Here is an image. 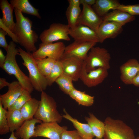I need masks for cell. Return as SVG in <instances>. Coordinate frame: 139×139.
<instances>
[{
    "instance_id": "1",
    "label": "cell",
    "mask_w": 139,
    "mask_h": 139,
    "mask_svg": "<svg viewBox=\"0 0 139 139\" xmlns=\"http://www.w3.org/2000/svg\"><path fill=\"white\" fill-rule=\"evenodd\" d=\"M16 20V27L13 33L17 37L19 43L26 50L32 52L37 49L35 45L39 37L32 29V21L28 17H25L20 10L14 9Z\"/></svg>"
},
{
    "instance_id": "2",
    "label": "cell",
    "mask_w": 139,
    "mask_h": 139,
    "mask_svg": "<svg viewBox=\"0 0 139 139\" xmlns=\"http://www.w3.org/2000/svg\"><path fill=\"white\" fill-rule=\"evenodd\" d=\"M15 42L10 41L6 55V59L2 69L10 75H13L18 80L21 86L30 93L34 89L29 77L26 75L21 70L16 60V57L18 55V48Z\"/></svg>"
},
{
    "instance_id": "3",
    "label": "cell",
    "mask_w": 139,
    "mask_h": 139,
    "mask_svg": "<svg viewBox=\"0 0 139 139\" xmlns=\"http://www.w3.org/2000/svg\"><path fill=\"white\" fill-rule=\"evenodd\" d=\"M18 50V55L23 61L22 64L28 71L29 77L33 89L40 92L44 91L48 86L46 78L39 70L32 53L26 51L20 47Z\"/></svg>"
},
{
    "instance_id": "4",
    "label": "cell",
    "mask_w": 139,
    "mask_h": 139,
    "mask_svg": "<svg viewBox=\"0 0 139 139\" xmlns=\"http://www.w3.org/2000/svg\"><path fill=\"white\" fill-rule=\"evenodd\" d=\"M40 96L39 107L34 118L42 122L60 123L63 117L57 110L55 100L44 91L41 92Z\"/></svg>"
},
{
    "instance_id": "5",
    "label": "cell",
    "mask_w": 139,
    "mask_h": 139,
    "mask_svg": "<svg viewBox=\"0 0 139 139\" xmlns=\"http://www.w3.org/2000/svg\"><path fill=\"white\" fill-rule=\"evenodd\" d=\"M104 123L103 139H135L133 130L122 120L108 117Z\"/></svg>"
},
{
    "instance_id": "6",
    "label": "cell",
    "mask_w": 139,
    "mask_h": 139,
    "mask_svg": "<svg viewBox=\"0 0 139 139\" xmlns=\"http://www.w3.org/2000/svg\"><path fill=\"white\" fill-rule=\"evenodd\" d=\"M84 60L85 69L87 72L99 67L107 70L110 68V62L111 56L106 49L99 47H93Z\"/></svg>"
},
{
    "instance_id": "7",
    "label": "cell",
    "mask_w": 139,
    "mask_h": 139,
    "mask_svg": "<svg viewBox=\"0 0 139 139\" xmlns=\"http://www.w3.org/2000/svg\"><path fill=\"white\" fill-rule=\"evenodd\" d=\"M70 28L68 25L60 23H53L49 28L43 31L39 38L44 43H51L59 40L69 41Z\"/></svg>"
},
{
    "instance_id": "8",
    "label": "cell",
    "mask_w": 139,
    "mask_h": 139,
    "mask_svg": "<svg viewBox=\"0 0 139 139\" xmlns=\"http://www.w3.org/2000/svg\"><path fill=\"white\" fill-rule=\"evenodd\" d=\"M66 46L62 42L55 43L42 42L38 49L32 53L35 59H43L46 57L59 61L62 58Z\"/></svg>"
},
{
    "instance_id": "9",
    "label": "cell",
    "mask_w": 139,
    "mask_h": 139,
    "mask_svg": "<svg viewBox=\"0 0 139 139\" xmlns=\"http://www.w3.org/2000/svg\"><path fill=\"white\" fill-rule=\"evenodd\" d=\"M67 129L66 127L61 126L57 122H42L36 126L32 138L41 137L49 139H60L62 133Z\"/></svg>"
},
{
    "instance_id": "10",
    "label": "cell",
    "mask_w": 139,
    "mask_h": 139,
    "mask_svg": "<svg viewBox=\"0 0 139 139\" xmlns=\"http://www.w3.org/2000/svg\"><path fill=\"white\" fill-rule=\"evenodd\" d=\"M108 75V70L102 67H99L87 72L85 69V63L84 60L80 79L86 86L92 87L101 83Z\"/></svg>"
},
{
    "instance_id": "11",
    "label": "cell",
    "mask_w": 139,
    "mask_h": 139,
    "mask_svg": "<svg viewBox=\"0 0 139 139\" xmlns=\"http://www.w3.org/2000/svg\"><path fill=\"white\" fill-rule=\"evenodd\" d=\"M84 59L74 57L62 58L59 61L63 73L71 77L74 82L78 80L82 70Z\"/></svg>"
},
{
    "instance_id": "12",
    "label": "cell",
    "mask_w": 139,
    "mask_h": 139,
    "mask_svg": "<svg viewBox=\"0 0 139 139\" xmlns=\"http://www.w3.org/2000/svg\"><path fill=\"white\" fill-rule=\"evenodd\" d=\"M82 4L83 9L78 24L87 26L97 33L99 26L103 21V18L96 13L91 6L85 4Z\"/></svg>"
},
{
    "instance_id": "13",
    "label": "cell",
    "mask_w": 139,
    "mask_h": 139,
    "mask_svg": "<svg viewBox=\"0 0 139 139\" xmlns=\"http://www.w3.org/2000/svg\"><path fill=\"white\" fill-rule=\"evenodd\" d=\"M96 43L74 41L66 46L62 58L74 57L84 60L89 51L94 46Z\"/></svg>"
},
{
    "instance_id": "14",
    "label": "cell",
    "mask_w": 139,
    "mask_h": 139,
    "mask_svg": "<svg viewBox=\"0 0 139 139\" xmlns=\"http://www.w3.org/2000/svg\"><path fill=\"white\" fill-rule=\"evenodd\" d=\"M124 25L116 22L103 21L97 33L99 42L102 43L108 38H116L122 32Z\"/></svg>"
},
{
    "instance_id": "15",
    "label": "cell",
    "mask_w": 139,
    "mask_h": 139,
    "mask_svg": "<svg viewBox=\"0 0 139 139\" xmlns=\"http://www.w3.org/2000/svg\"><path fill=\"white\" fill-rule=\"evenodd\" d=\"M69 35L74 41L85 42H99L97 33L88 27L78 24L70 28Z\"/></svg>"
},
{
    "instance_id": "16",
    "label": "cell",
    "mask_w": 139,
    "mask_h": 139,
    "mask_svg": "<svg viewBox=\"0 0 139 139\" xmlns=\"http://www.w3.org/2000/svg\"><path fill=\"white\" fill-rule=\"evenodd\" d=\"M120 79L126 85L131 84L132 81L139 72V63L135 59H131L120 67Z\"/></svg>"
},
{
    "instance_id": "17",
    "label": "cell",
    "mask_w": 139,
    "mask_h": 139,
    "mask_svg": "<svg viewBox=\"0 0 139 139\" xmlns=\"http://www.w3.org/2000/svg\"><path fill=\"white\" fill-rule=\"evenodd\" d=\"M8 87L7 92L0 95V101L3 108L6 109L13 103L25 90L18 81L10 83Z\"/></svg>"
},
{
    "instance_id": "18",
    "label": "cell",
    "mask_w": 139,
    "mask_h": 139,
    "mask_svg": "<svg viewBox=\"0 0 139 139\" xmlns=\"http://www.w3.org/2000/svg\"><path fill=\"white\" fill-rule=\"evenodd\" d=\"M0 7L2 14V18L0 19L3 24L13 33L16 27L13 15L14 8L7 0H0Z\"/></svg>"
},
{
    "instance_id": "19",
    "label": "cell",
    "mask_w": 139,
    "mask_h": 139,
    "mask_svg": "<svg viewBox=\"0 0 139 139\" xmlns=\"http://www.w3.org/2000/svg\"><path fill=\"white\" fill-rule=\"evenodd\" d=\"M41 120L34 118L25 120L21 126L14 132L15 136L21 139H30L34 135L35 124L41 123Z\"/></svg>"
},
{
    "instance_id": "20",
    "label": "cell",
    "mask_w": 139,
    "mask_h": 139,
    "mask_svg": "<svg viewBox=\"0 0 139 139\" xmlns=\"http://www.w3.org/2000/svg\"><path fill=\"white\" fill-rule=\"evenodd\" d=\"M120 4L116 0H96L92 7L99 16L103 18L110 10H116Z\"/></svg>"
},
{
    "instance_id": "21",
    "label": "cell",
    "mask_w": 139,
    "mask_h": 139,
    "mask_svg": "<svg viewBox=\"0 0 139 139\" xmlns=\"http://www.w3.org/2000/svg\"><path fill=\"white\" fill-rule=\"evenodd\" d=\"M65 114L63 115V117L70 120L73 124L83 139H93L94 136L91 129L88 124H85L79 122L76 119L73 118L64 109Z\"/></svg>"
},
{
    "instance_id": "22",
    "label": "cell",
    "mask_w": 139,
    "mask_h": 139,
    "mask_svg": "<svg viewBox=\"0 0 139 139\" xmlns=\"http://www.w3.org/2000/svg\"><path fill=\"white\" fill-rule=\"evenodd\" d=\"M102 18L103 21H112L122 24L124 25L134 21L135 18V16L117 10L108 13Z\"/></svg>"
},
{
    "instance_id": "23",
    "label": "cell",
    "mask_w": 139,
    "mask_h": 139,
    "mask_svg": "<svg viewBox=\"0 0 139 139\" xmlns=\"http://www.w3.org/2000/svg\"><path fill=\"white\" fill-rule=\"evenodd\" d=\"M89 117H85V120L90 126L92 133L96 138H103L105 125L104 122L98 119L93 114L90 113Z\"/></svg>"
},
{
    "instance_id": "24",
    "label": "cell",
    "mask_w": 139,
    "mask_h": 139,
    "mask_svg": "<svg viewBox=\"0 0 139 139\" xmlns=\"http://www.w3.org/2000/svg\"><path fill=\"white\" fill-rule=\"evenodd\" d=\"M10 2L14 8L20 10L22 13L41 18L38 9L33 7L28 0H11Z\"/></svg>"
},
{
    "instance_id": "25",
    "label": "cell",
    "mask_w": 139,
    "mask_h": 139,
    "mask_svg": "<svg viewBox=\"0 0 139 139\" xmlns=\"http://www.w3.org/2000/svg\"><path fill=\"white\" fill-rule=\"evenodd\" d=\"M7 116L10 131L11 132L18 130L25 121L20 110H7Z\"/></svg>"
},
{
    "instance_id": "26",
    "label": "cell",
    "mask_w": 139,
    "mask_h": 139,
    "mask_svg": "<svg viewBox=\"0 0 139 139\" xmlns=\"http://www.w3.org/2000/svg\"><path fill=\"white\" fill-rule=\"evenodd\" d=\"M39 103L40 100L32 98L24 105L20 111L25 120L33 118L38 110Z\"/></svg>"
},
{
    "instance_id": "27",
    "label": "cell",
    "mask_w": 139,
    "mask_h": 139,
    "mask_svg": "<svg viewBox=\"0 0 139 139\" xmlns=\"http://www.w3.org/2000/svg\"><path fill=\"white\" fill-rule=\"evenodd\" d=\"M68 95L79 105L90 106L94 103V96L87 94L85 92L79 91L75 88L70 92Z\"/></svg>"
},
{
    "instance_id": "28",
    "label": "cell",
    "mask_w": 139,
    "mask_h": 139,
    "mask_svg": "<svg viewBox=\"0 0 139 139\" xmlns=\"http://www.w3.org/2000/svg\"><path fill=\"white\" fill-rule=\"evenodd\" d=\"M81 11L80 7L69 5L66 12L68 21V25L70 28L74 27L78 24Z\"/></svg>"
},
{
    "instance_id": "29",
    "label": "cell",
    "mask_w": 139,
    "mask_h": 139,
    "mask_svg": "<svg viewBox=\"0 0 139 139\" xmlns=\"http://www.w3.org/2000/svg\"><path fill=\"white\" fill-rule=\"evenodd\" d=\"M35 61L40 71L45 77L50 74L56 62L55 60L48 57L35 59Z\"/></svg>"
},
{
    "instance_id": "30",
    "label": "cell",
    "mask_w": 139,
    "mask_h": 139,
    "mask_svg": "<svg viewBox=\"0 0 139 139\" xmlns=\"http://www.w3.org/2000/svg\"><path fill=\"white\" fill-rule=\"evenodd\" d=\"M73 80L70 76L63 73L56 80L60 89L65 93L68 94L75 88L72 83Z\"/></svg>"
},
{
    "instance_id": "31",
    "label": "cell",
    "mask_w": 139,
    "mask_h": 139,
    "mask_svg": "<svg viewBox=\"0 0 139 139\" xmlns=\"http://www.w3.org/2000/svg\"><path fill=\"white\" fill-rule=\"evenodd\" d=\"M63 73L61 63L60 61H56L50 74L45 77L48 86H51L56 80Z\"/></svg>"
},
{
    "instance_id": "32",
    "label": "cell",
    "mask_w": 139,
    "mask_h": 139,
    "mask_svg": "<svg viewBox=\"0 0 139 139\" xmlns=\"http://www.w3.org/2000/svg\"><path fill=\"white\" fill-rule=\"evenodd\" d=\"M32 98L31 93L25 90L22 94L18 98L12 105L7 108L8 111H12L15 110H20L26 103Z\"/></svg>"
},
{
    "instance_id": "33",
    "label": "cell",
    "mask_w": 139,
    "mask_h": 139,
    "mask_svg": "<svg viewBox=\"0 0 139 139\" xmlns=\"http://www.w3.org/2000/svg\"><path fill=\"white\" fill-rule=\"evenodd\" d=\"M7 111L4 109L0 101V134L3 135L10 132L7 119Z\"/></svg>"
},
{
    "instance_id": "34",
    "label": "cell",
    "mask_w": 139,
    "mask_h": 139,
    "mask_svg": "<svg viewBox=\"0 0 139 139\" xmlns=\"http://www.w3.org/2000/svg\"><path fill=\"white\" fill-rule=\"evenodd\" d=\"M116 10L125 12L133 16L139 15V4L127 5L120 4Z\"/></svg>"
},
{
    "instance_id": "35",
    "label": "cell",
    "mask_w": 139,
    "mask_h": 139,
    "mask_svg": "<svg viewBox=\"0 0 139 139\" xmlns=\"http://www.w3.org/2000/svg\"><path fill=\"white\" fill-rule=\"evenodd\" d=\"M60 139H83L76 130L64 131L61 135Z\"/></svg>"
},
{
    "instance_id": "36",
    "label": "cell",
    "mask_w": 139,
    "mask_h": 139,
    "mask_svg": "<svg viewBox=\"0 0 139 139\" xmlns=\"http://www.w3.org/2000/svg\"><path fill=\"white\" fill-rule=\"evenodd\" d=\"M7 34V32L3 29H0V46L3 48L6 51H7L8 47L5 39V36Z\"/></svg>"
},
{
    "instance_id": "37",
    "label": "cell",
    "mask_w": 139,
    "mask_h": 139,
    "mask_svg": "<svg viewBox=\"0 0 139 139\" xmlns=\"http://www.w3.org/2000/svg\"><path fill=\"white\" fill-rule=\"evenodd\" d=\"M0 28L3 29L7 32V34L11 38L13 41L16 43H19L18 40L16 36L3 24L0 19Z\"/></svg>"
},
{
    "instance_id": "38",
    "label": "cell",
    "mask_w": 139,
    "mask_h": 139,
    "mask_svg": "<svg viewBox=\"0 0 139 139\" xmlns=\"http://www.w3.org/2000/svg\"><path fill=\"white\" fill-rule=\"evenodd\" d=\"M6 59L1 49H0V67L3 68Z\"/></svg>"
},
{
    "instance_id": "39",
    "label": "cell",
    "mask_w": 139,
    "mask_h": 139,
    "mask_svg": "<svg viewBox=\"0 0 139 139\" xmlns=\"http://www.w3.org/2000/svg\"><path fill=\"white\" fill-rule=\"evenodd\" d=\"M10 83L6 81V79L3 78H0V89L1 90L5 86H8Z\"/></svg>"
},
{
    "instance_id": "40",
    "label": "cell",
    "mask_w": 139,
    "mask_h": 139,
    "mask_svg": "<svg viewBox=\"0 0 139 139\" xmlns=\"http://www.w3.org/2000/svg\"><path fill=\"white\" fill-rule=\"evenodd\" d=\"M68 1L70 5L80 7L81 4L80 0H68Z\"/></svg>"
},
{
    "instance_id": "41",
    "label": "cell",
    "mask_w": 139,
    "mask_h": 139,
    "mask_svg": "<svg viewBox=\"0 0 139 139\" xmlns=\"http://www.w3.org/2000/svg\"><path fill=\"white\" fill-rule=\"evenodd\" d=\"M81 4H85L91 6L95 3L96 0H80Z\"/></svg>"
},
{
    "instance_id": "42",
    "label": "cell",
    "mask_w": 139,
    "mask_h": 139,
    "mask_svg": "<svg viewBox=\"0 0 139 139\" xmlns=\"http://www.w3.org/2000/svg\"><path fill=\"white\" fill-rule=\"evenodd\" d=\"M132 84L136 87L139 86V72L133 79Z\"/></svg>"
},
{
    "instance_id": "43",
    "label": "cell",
    "mask_w": 139,
    "mask_h": 139,
    "mask_svg": "<svg viewBox=\"0 0 139 139\" xmlns=\"http://www.w3.org/2000/svg\"><path fill=\"white\" fill-rule=\"evenodd\" d=\"M18 138L16 137L14 135V132H11L10 137L8 139H17ZM0 139H3L2 138H1Z\"/></svg>"
},
{
    "instance_id": "44",
    "label": "cell",
    "mask_w": 139,
    "mask_h": 139,
    "mask_svg": "<svg viewBox=\"0 0 139 139\" xmlns=\"http://www.w3.org/2000/svg\"><path fill=\"white\" fill-rule=\"evenodd\" d=\"M135 139H139V136L136 138H135Z\"/></svg>"
},
{
    "instance_id": "45",
    "label": "cell",
    "mask_w": 139,
    "mask_h": 139,
    "mask_svg": "<svg viewBox=\"0 0 139 139\" xmlns=\"http://www.w3.org/2000/svg\"><path fill=\"white\" fill-rule=\"evenodd\" d=\"M103 139V138H95L94 139Z\"/></svg>"
}]
</instances>
